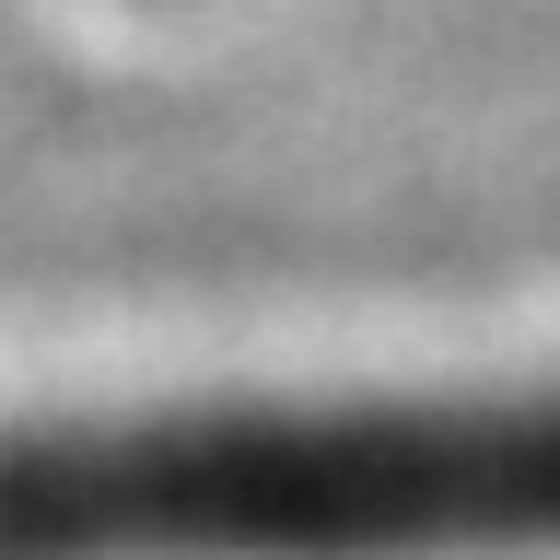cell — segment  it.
<instances>
[{"label":"cell","instance_id":"cell-1","mask_svg":"<svg viewBox=\"0 0 560 560\" xmlns=\"http://www.w3.org/2000/svg\"><path fill=\"white\" fill-rule=\"evenodd\" d=\"M560 549V397L152 409L0 444V560Z\"/></svg>","mask_w":560,"mask_h":560}]
</instances>
